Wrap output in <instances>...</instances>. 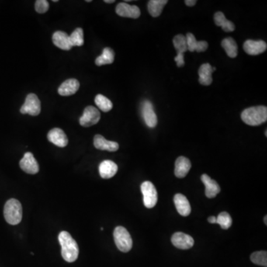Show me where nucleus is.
<instances>
[{"label": "nucleus", "instance_id": "1", "mask_svg": "<svg viewBox=\"0 0 267 267\" xmlns=\"http://www.w3.org/2000/svg\"><path fill=\"white\" fill-rule=\"evenodd\" d=\"M59 242L62 247L63 259L68 263L74 262L78 258L79 247L75 240L68 232L63 231L59 234Z\"/></svg>", "mask_w": 267, "mask_h": 267}, {"label": "nucleus", "instance_id": "2", "mask_svg": "<svg viewBox=\"0 0 267 267\" xmlns=\"http://www.w3.org/2000/svg\"><path fill=\"white\" fill-rule=\"evenodd\" d=\"M241 119L249 126H259L267 120V108L258 105L245 109L241 113Z\"/></svg>", "mask_w": 267, "mask_h": 267}, {"label": "nucleus", "instance_id": "3", "mask_svg": "<svg viewBox=\"0 0 267 267\" xmlns=\"http://www.w3.org/2000/svg\"><path fill=\"white\" fill-rule=\"evenodd\" d=\"M4 216L9 224H19L22 218V207L20 202L14 198L8 200L4 207Z\"/></svg>", "mask_w": 267, "mask_h": 267}, {"label": "nucleus", "instance_id": "4", "mask_svg": "<svg viewBox=\"0 0 267 267\" xmlns=\"http://www.w3.org/2000/svg\"><path fill=\"white\" fill-rule=\"evenodd\" d=\"M114 238L115 244L119 251L128 252L133 245L132 237L128 230L123 226H117L114 231Z\"/></svg>", "mask_w": 267, "mask_h": 267}, {"label": "nucleus", "instance_id": "5", "mask_svg": "<svg viewBox=\"0 0 267 267\" xmlns=\"http://www.w3.org/2000/svg\"><path fill=\"white\" fill-rule=\"evenodd\" d=\"M141 192L145 206L148 209L154 207L157 203V192L154 184L150 181H145L141 185Z\"/></svg>", "mask_w": 267, "mask_h": 267}, {"label": "nucleus", "instance_id": "6", "mask_svg": "<svg viewBox=\"0 0 267 267\" xmlns=\"http://www.w3.org/2000/svg\"><path fill=\"white\" fill-rule=\"evenodd\" d=\"M41 112V102L35 94H29L25 99V103L21 107L20 112L32 116H37Z\"/></svg>", "mask_w": 267, "mask_h": 267}, {"label": "nucleus", "instance_id": "7", "mask_svg": "<svg viewBox=\"0 0 267 267\" xmlns=\"http://www.w3.org/2000/svg\"><path fill=\"white\" fill-rule=\"evenodd\" d=\"M100 119V112L92 105L87 106L80 118V124L83 127H90L97 124Z\"/></svg>", "mask_w": 267, "mask_h": 267}, {"label": "nucleus", "instance_id": "8", "mask_svg": "<svg viewBox=\"0 0 267 267\" xmlns=\"http://www.w3.org/2000/svg\"><path fill=\"white\" fill-rule=\"evenodd\" d=\"M142 117L148 127L153 129L157 124V117L154 112V106L150 100H144L142 103Z\"/></svg>", "mask_w": 267, "mask_h": 267}, {"label": "nucleus", "instance_id": "9", "mask_svg": "<svg viewBox=\"0 0 267 267\" xmlns=\"http://www.w3.org/2000/svg\"><path fill=\"white\" fill-rule=\"evenodd\" d=\"M116 13L118 16L132 19H137L141 15L137 5H131L126 2H120L117 5Z\"/></svg>", "mask_w": 267, "mask_h": 267}, {"label": "nucleus", "instance_id": "10", "mask_svg": "<svg viewBox=\"0 0 267 267\" xmlns=\"http://www.w3.org/2000/svg\"><path fill=\"white\" fill-rule=\"evenodd\" d=\"M19 167L25 172L30 175H35L39 172V164L33 157V154L31 152H26L24 154L23 157L19 162Z\"/></svg>", "mask_w": 267, "mask_h": 267}, {"label": "nucleus", "instance_id": "11", "mask_svg": "<svg viewBox=\"0 0 267 267\" xmlns=\"http://www.w3.org/2000/svg\"><path fill=\"white\" fill-rule=\"evenodd\" d=\"M171 243L177 248L181 250H189L193 247L195 240L189 234L183 233H176L171 237Z\"/></svg>", "mask_w": 267, "mask_h": 267}, {"label": "nucleus", "instance_id": "12", "mask_svg": "<svg viewBox=\"0 0 267 267\" xmlns=\"http://www.w3.org/2000/svg\"><path fill=\"white\" fill-rule=\"evenodd\" d=\"M267 49L266 42L263 40L248 39L244 43V50L249 55L255 56L264 53Z\"/></svg>", "mask_w": 267, "mask_h": 267}, {"label": "nucleus", "instance_id": "13", "mask_svg": "<svg viewBox=\"0 0 267 267\" xmlns=\"http://www.w3.org/2000/svg\"><path fill=\"white\" fill-rule=\"evenodd\" d=\"M48 139L50 143L61 148L66 147L68 143V137L65 132L59 128L52 129L48 134Z\"/></svg>", "mask_w": 267, "mask_h": 267}, {"label": "nucleus", "instance_id": "14", "mask_svg": "<svg viewBox=\"0 0 267 267\" xmlns=\"http://www.w3.org/2000/svg\"><path fill=\"white\" fill-rule=\"evenodd\" d=\"M174 202H175V207L181 216L187 217L190 215L192 209L186 197L184 196L182 194H177L174 197Z\"/></svg>", "mask_w": 267, "mask_h": 267}, {"label": "nucleus", "instance_id": "15", "mask_svg": "<svg viewBox=\"0 0 267 267\" xmlns=\"http://www.w3.org/2000/svg\"><path fill=\"white\" fill-rule=\"evenodd\" d=\"M117 165L112 160H104L99 166L100 175L103 179L113 178L117 172Z\"/></svg>", "mask_w": 267, "mask_h": 267}, {"label": "nucleus", "instance_id": "16", "mask_svg": "<svg viewBox=\"0 0 267 267\" xmlns=\"http://www.w3.org/2000/svg\"><path fill=\"white\" fill-rule=\"evenodd\" d=\"M94 145L98 150L102 151H116L119 150V144L117 142L109 141L100 134H97L94 138Z\"/></svg>", "mask_w": 267, "mask_h": 267}, {"label": "nucleus", "instance_id": "17", "mask_svg": "<svg viewBox=\"0 0 267 267\" xmlns=\"http://www.w3.org/2000/svg\"><path fill=\"white\" fill-rule=\"evenodd\" d=\"M80 88V83L76 79H68L61 84L58 88L59 95L61 96L73 95Z\"/></svg>", "mask_w": 267, "mask_h": 267}, {"label": "nucleus", "instance_id": "18", "mask_svg": "<svg viewBox=\"0 0 267 267\" xmlns=\"http://www.w3.org/2000/svg\"><path fill=\"white\" fill-rule=\"evenodd\" d=\"M201 181L206 186L205 194L207 198H214L220 192V187L218 184L206 174L202 175Z\"/></svg>", "mask_w": 267, "mask_h": 267}, {"label": "nucleus", "instance_id": "19", "mask_svg": "<svg viewBox=\"0 0 267 267\" xmlns=\"http://www.w3.org/2000/svg\"><path fill=\"white\" fill-rule=\"evenodd\" d=\"M191 167H192V164H191L190 160L189 159L183 157V156L178 157L175 162V176L178 178H185L187 174L189 173Z\"/></svg>", "mask_w": 267, "mask_h": 267}, {"label": "nucleus", "instance_id": "20", "mask_svg": "<svg viewBox=\"0 0 267 267\" xmlns=\"http://www.w3.org/2000/svg\"><path fill=\"white\" fill-rule=\"evenodd\" d=\"M52 40L53 44L62 50H69L72 48L70 43L69 36L66 32L61 31L56 32L52 36Z\"/></svg>", "mask_w": 267, "mask_h": 267}, {"label": "nucleus", "instance_id": "21", "mask_svg": "<svg viewBox=\"0 0 267 267\" xmlns=\"http://www.w3.org/2000/svg\"><path fill=\"white\" fill-rule=\"evenodd\" d=\"M187 47L188 50L190 52H194L196 50L198 52H204L208 49L207 42L197 41L196 38L192 33H187L186 36Z\"/></svg>", "mask_w": 267, "mask_h": 267}, {"label": "nucleus", "instance_id": "22", "mask_svg": "<svg viewBox=\"0 0 267 267\" xmlns=\"http://www.w3.org/2000/svg\"><path fill=\"white\" fill-rule=\"evenodd\" d=\"M212 72H213V70L209 63H204L202 65L198 70L200 83L205 85V86L211 85L212 83Z\"/></svg>", "mask_w": 267, "mask_h": 267}, {"label": "nucleus", "instance_id": "23", "mask_svg": "<svg viewBox=\"0 0 267 267\" xmlns=\"http://www.w3.org/2000/svg\"><path fill=\"white\" fill-rule=\"evenodd\" d=\"M214 21L217 26L221 27L225 32H232L235 30V25L231 21L228 20L225 17L223 13L218 11L215 14Z\"/></svg>", "mask_w": 267, "mask_h": 267}, {"label": "nucleus", "instance_id": "24", "mask_svg": "<svg viewBox=\"0 0 267 267\" xmlns=\"http://www.w3.org/2000/svg\"><path fill=\"white\" fill-rule=\"evenodd\" d=\"M221 46L230 58H235L238 53V48L234 39L232 37L225 38L221 42Z\"/></svg>", "mask_w": 267, "mask_h": 267}, {"label": "nucleus", "instance_id": "25", "mask_svg": "<svg viewBox=\"0 0 267 267\" xmlns=\"http://www.w3.org/2000/svg\"><path fill=\"white\" fill-rule=\"evenodd\" d=\"M115 51L111 48H105L102 54L95 60V64L98 66L112 64L115 61Z\"/></svg>", "mask_w": 267, "mask_h": 267}, {"label": "nucleus", "instance_id": "26", "mask_svg": "<svg viewBox=\"0 0 267 267\" xmlns=\"http://www.w3.org/2000/svg\"><path fill=\"white\" fill-rule=\"evenodd\" d=\"M168 3L167 0H150L148 2V11L153 17H158L164 6Z\"/></svg>", "mask_w": 267, "mask_h": 267}, {"label": "nucleus", "instance_id": "27", "mask_svg": "<svg viewBox=\"0 0 267 267\" xmlns=\"http://www.w3.org/2000/svg\"><path fill=\"white\" fill-rule=\"evenodd\" d=\"M95 101L97 106L103 112H110L113 108L112 101L102 95H97Z\"/></svg>", "mask_w": 267, "mask_h": 267}, {"label": "nucleus", "instance_id": "28", "mask_svg": "<svg viewBox=\"0 0 267 267\" xmlns=\"http://www.w3.org/2000/svg\"><path fill=\"white\" fill-rule=\"evenodd\" d=\"M173 45L176 49L177 53H184L188 50L186 38L183 34H178L174 37Z\"/></svg>", "mask_w": 267, "mask_h": 267}, {"label": "nucleus", "instance_id": "29", "mask_svg": "<svg viewBox=\"0 0 267 267\" xmlns=\"http://www.w3.org/2000/svg\"><path fill=\"white\" fill-rule=\"evenodd\" d=\"M71 46H82L84 44L83 30L81 28H77L69 36Z\"/></svg>", "mask_w": 267, "mask_h": 267}, {"label": "nucleus", "instance_id": "30", "mask_svg": "<svg viewBox=\"0 0 267 267\" xmlns=\"http://www.w3.org/2000/svg\"><path fill=\"white\" fill-rule=\"evenodd\" d=\"M252 263L257 265L267 267V252L266 251H255L250 257Z\"/></svg>", "mask_w": 267, "mask_h": 267}, {"label": "nucleus", "instance_id": "31", "mask_svg": "<svg viewBox=\"0 0 267 267\" xmlns=\"http://www.w3.org/2000/svg\"><path fill=\"white\" fill-rule=\"evenodd\" d=\"M217 223L220 225L223 230H228L233 223V220L230 214L226 212L219 214L217 217Z\"/></svg>", "mask_w": 267, "mask_h": 267}, {"label": "nucleus", "instance_id": "32", "mask_svg": "<svg viewBox=\"0 0 267 267\" xmlns=\"http://www.w3.org/2000/svg\"><path fill=\"white\" fill-rule=\"evenodd\" d=\"M49 9V3L46 0H37L35 2V10L39 14H44Z\"/></svg>", "mask_w": 267, "mask_h": 267}, {"label": "nucleus", "instance_id": "33", "mask_svg": "<svg viewBox=\"0 0 267 267\" xmlns=\"http://www.w3.org/2000/svg\"><path fill=\"white\" fill-rule=\"evenodd\" d=\"M175 61L177 63V66L179 68H181V67L184 66L185 61H184V53H177V56L175 57Z\"/></svg>", "mask_w": 267, "mask_h": 267}, {"label": "nucleus", "instance_id": "34", "mask_svg": "<svg viewBox=\"0 0 267 267\" xmlns=\"http://www.w3.org/2000/svg\"><path fill=\"white\" fill-rule=\"evenodd\" d=\"M185 3L187 6L192 7L196 5L197 1L196 0H185Z\"/></svg>", "mask_w": 267, "mask_h": 267}, {"label": "nucleus", "instance_id": "35", "mask_svg": "<svg viewBox=\"0 0 267 267\" xmlns=\"http://www.w3.org/2000/svg\"><path fill=\"white\" fill-rule=\"evenodd\" d=\"M208 221L212 224H215V223H217V217H215V216H212V217H209L208 218Z\"/></svg>", "mask_w": 267, "mask_h": 267}, {"label": "nucleus", "instance_id": "36", "mask_svg": "<svg viewBox=\"0 0 267 267\" xmlns=\"http://www.w3.org/2000/svg\"><path fill=\"white\" fill-rule=\"evenodd\" d=\"M104 2H105V3H114V2H115V0H105Z\"/></svg>", "mask_w": 267, "mask_h": 267}, {"label": "nucleus", "instance_id": "37", "mask_svg": "<svg viewBox=\"0 0 267 267\" xmlns=\"http://www.w3.org/2000/svg\"><path fill=\"white\" fill-rule=\"evenodd\" d=\"M267 216H265V217H264V222H265L266 225H267Z\"/></svg>", "mask_w": 267, "mask_h": 267}, {"label": "nucleus", "instance_id": "38", "mask_svg": "<svg viewBox=\"0 0 267 267\" xmlns=\"http://www.w3.org/2000/svg\"><path fill=\"white\" fill-rule=\"evenodd\" d=\"M53 2H58V0H53Z\"/></svg>", "mask_w": 267, "mask_h": 267}, {"label": "nucleus", "instance_id": "39", "mask_svg": "<svg viewBox=\"0 0 267 267\" xmlns=\"http://www.w3.org/2000/svg\"><path fill=\"white\" fill-rule=\"evenodd\" d=\"M85 2H91V0H87V1H85Z\"/></svg>", "mask_w": 267, "mask_h": 267}, {"label": "nucleus", "instance_id": "40", "mask_svg": "<svg viewBox=\"0 0 267 267\" xmlns=\"http://www.w3.org/2000/svg\"><path fill=\"white\" fill-rule=\"evenodd\" d=\"M265 135H266V137H267V130H266Z\"/></svg>", "mask_w": 267, "mask_h": 267}]
</instances>
